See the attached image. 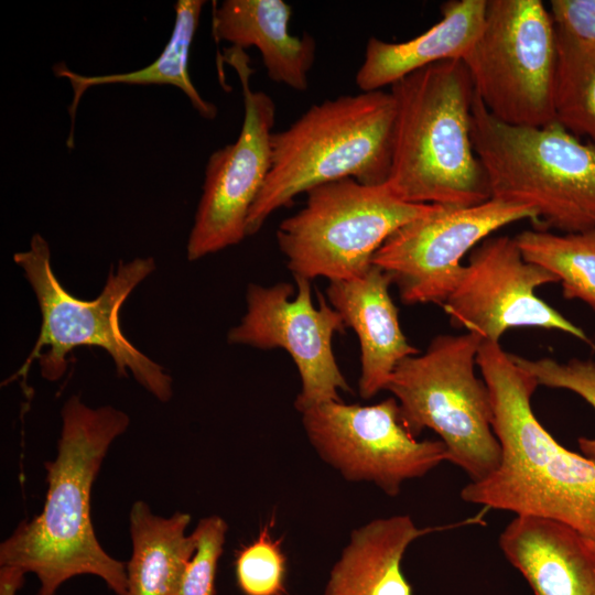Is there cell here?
I'll return each instance as SVG.
<instances>
[{
    "mask_svg": "<svg viewBox=\"0 0 595 595\" xmlns=\"http://www.w3.org/2000/svg\"><path fill=\"white\" fill-rule=\"evenodd\" d=\"M390 284L389 275L372 264L358 278L329 281L326 290L331 305L358 337L361 364L358 388L363 399L386 390L396 367L420 353L401 331Z\"/></svg>",
    "mask_w": 595,
    "mask_h": 595,
    "instance_id": "9a60e30c",
    "label": "cell"
},
{
    "mask_svg": "<svg viewBox=\"0 0 595 595\" xmlns=\"http://www.w3.org/2000/svg\"><path fill=\"white\" fill-rule=\"evenodd\" d=\"M483 339L475 333L439 335L424 353L403 359L386 390L398 401L403 424L415 437L434 431L448 459L477 482L500 464L493 429L491 397L475 366Z\"/></svg>",
    "mask_w": 595,
    "mask_h": 595,
    "instance_id": "52a82bcc",
    "label": "cell"
},
{
    "mask_svg": "<svg viewBox=\"0 0 595 595\" xmlns=\"http://www.w3.org/2000/svg\"><path fill=\"white\" fill-rule=\"evenodd\" d=\"M291 15V7L283 0H225L214 6L213 35L232 47H256L270 79L304 91L316 42L309 33H290Z\"/></svg>",
    "mask_w": 595,
    "mask_h": 595,
    "instance_id": "e0dca14e",
    "label": "cell"
},
{
    "mask_svg": "<svg viewBox=\"0 0 595 595\" xmlns=\"http://www.w3.org/2000/svg\"><path fill=\"white\" fill-rule=\"evenodd\" d=\"M305 205L284 219L277 241L294 278L349 280L364 274L383 242L435 205L411 204L385 184L343 178L305 193Z\"/></svg>",
    "mask_w": 595,
    "mask_h": 595,
    "instance_id": "ba28073f",
    "label": "cell"
},
{
    "mask_svg": "<svg viewBox=\"0 0 595 595\" xmlns=\"http://www.w3.org/2000/svg\"><path fill=\"white\" fill-rule=\"evenodd\" d=\"M556 36V121L595 145V43L575 40L558 30Z\"/></svg>",
    "mask_w": 595,
    "mask_h": 595,
    "instance_id": "603a6c76",
    "label": "cell"
},
{
    "mask_svg": "<svg viewBox=\"0 0 595 595\" xmlns=\"http://www.w3.org/2000/svg\"><path fill=\"white\" fill-rule=\"evenodd\" d=\"M301 414L311 445L326 464L346 480L371 483L391 497L404 482L448 459L441 440L419 441L410 433L393 397L371 405L328 401Z\"/></svg>",
    "mask_w": 595,
    "mask_h": 595,
    "instance_id": "30bf717a",
    "label": "cell"
},
{
    "mask_svg": "<svg viewBox=\"0 0 595 595\" xmlns=\"http://www.w3.org/2000/svg\"><path fill=\"white\" fill-rule=\"evenodd\" d=\"M499 548L534 595H595V545L564 522L517 515Z\"/></svg>",
    "mask_w": 595,
    "mask_h": 595,
    "instance_id": "2e32d148",
    "label": "cell"
},
{
    "mask_svg": "<svg viewBox=\"0 0 595 595\" xmlns=\"http://www.w3.org/2000/svg\"><path fill=\"white\" fill-rule=\"evenodd\" d=\"M550 13L559 32L595 43V0H552Z\"/></svg>",
    "mask_w": 595,
    "mask_h": 595,
    "instance_id": "4316f807",
    "label": "cell"
},
{
    "mask_svg": "<svg viewBox=\"0 0 595 595\" xmlns=\"http://www.w3.org/2000/svg\"><path fill=\"white\" fill-rule=\"evenodd\" d=\"M129 416L110 405L89 408L72 396L62 409L57 454L45 463L47 491L42 511L23 520L0 545V566L33 573L36 595H55L78 575L101 578L116 595H126V564L98 542L90 517L94 482Z\"/></svg>",
    "mask_w": 595,
    "mask_h": 595,
    "instance_id": "6da1fadb",
    "label": "cell"
},
{
    "mask_svg": "<svg viewBox=\"0 0 595 595\" xmlns=\"http://www.w3.org/2000/svg\"><path fill=\"white\" fill-rule=\"evenodd\" d=\"M394 101L383 90L360 91L310 107L271 136V167L247 219V236L293 198L343 178L387 182L392 156Z\"/></svg>",
    "mask_w": 595,
    "mask_h": 595,
    "instance_id": "277c9868",
    "label": "cell"
},
{
    "mask_svg": "<svg viewBox=\"0 0 595 595\" xmlns=\"http://www.w3.org/2000/svg\"><path fill=\"white\" fill-rule=\"evenodd\" d=\"M534 213L490 198L475 206L435 205L428 214L396 230L377 250L372 264L396 284L407 305H442L456 286L464 255L496 230Z\"/></svg>",
    "mask_w": 595,
    "mask_h": 595,
    "instance_id": "7c38bea8",
    "label": "cell"
},
{
    "mask_svg": "<svg viewBox=\"0 0 595 595\" xmlns=\"http://www.w3.org/2000/svg\"><path fill=\"white\" fill-rule=\"evenodd\" d=\"M462 61L497 120L521 127L556 121L558 36L542 1L487 0L482 31Z\"/></svg>",
    "mask_w": 595,
    "mask_h": 595,
    "instance_id": "9c48e42d",
    "label": "cell"
},
{
    "mask_svg": "<svg viewBox=\"0 0 595 595\" xmlns=\"http://www.w3.org/2000/svg\"><path fill=\"white\" fill-rule=\"evenodd\" d=\"M478 518L442 527L415 524L408 515L378 518L351 531L333 565L323 595H413L402 571V559L419 538Z\"/></svg>",
    "mask_w": 595,
    "mask_h": 595,
    "instance_id": "ac0fdd59",
    "label": "cell"
},
{
    "mask_svg": "<svg viewBox=\"0 0 595 595\" xmlns=\"http://www.w3.org/2000/svg\"><path fill=\"white\" fill-rule=\"evenodd\" d=\"M204 0H178L175 9V23L171 37L162 53L150 65L129 73L87 76L71 71L64 64H56V76L67 78L73 89V99L68 107L72 120L67 145L72 147L74 120L78 104L85 91L94 86L108 84L127 85H170L181 89L190 99L195 110L207 120L217 116V107L205 100L195 88L188 72L192 43L199 24Z\"/></svg>",
    "mask_w": 595,
    "mask_h": 595,
    "instance_id": "44dd1931",
    "label": "cell"
},
{
    "mask_svg": "<svg viewBox=\"0 0 595 595\" xmlns=\"http://www.w3.org/2000/svg\"><path fill=\"white\" fill-rule=\"evenodd\" d=\"M298 286L280 282L270 286L250 284L247 312L228 333L230 344L259 349L282 348L293 359L301 378L294 405L302 413L328 401H339V391H351L332 347L333 337L346 325L338 312L318 296L312 301L311 281L294 278Z\"/></svg>",
    "mask_w": 595,
    "mask_h": 595,
    "instance_id": "4fadbf2b",
    "label": "cell"
},
{
    "mask_svg": "<svg viewBox=\"0 0 595 595\" xmlns=\"http://www.w3.org/2000/svg\"><path fill=\"white\" fill-rule=\"evenodd\" d=\"M523 258L550 271L563 296L595 311V228L577 232L523 230L516 237Z\"/></svg>",
    "mask_w": 595,
    "mask_h": 595,
    "instance_id": "7402d4cb",
    "label": "cell"
},
{
    "mask_svg": "<svg viewBox=\"0 0 595 595\" xmlns=\"http://www.w3.org/2000/svg\"><path fill=\"white\" fill-rule=\"evenodd\" d=\"M235 575L244 595L285 594L286 558L269 526L262 527L258 537L238 551Z\"/></svg>",
    "mask_w": 595,
    "mask_h": 595,
    "instance_id": "cb8c5ba5",
    "label": "cell"
},
{
    "mask_svg": "<svg viewBox=\"0 0 595 595\" xmlns=\"http://www.w3.org/2000/svg\"><path fill=\"white\" fill-rule=\"evenodd\" d=\"M23 270L41 310L42 323L35 346L19 370L25 376L29 366L39 360L44 379H61L68 367V354L79 346L105 349L113 359L119 376L133 378L158 400L172 398V378L156 363L136 348L120 327V309L139 283L155 269L153 258L120 261L110 270L101 293L83 301L68 293L55 277L47 241L35 234L30 248L13 256Z\"/></svg>",
    "mask_w": 595,
    "mask_h": 595,
    "instance_id": "8992f818",
    "label": "cell"
},
{
    "mask_svg": "<svg viewBox=\"0 0 595 595\" xmlns=\"http://www.w3.org/2000/svg\"><path fill=\"white\" fill-rule=\"evenodd\" d=\"M487 0H450L442 18L420 35L403 42L370 37L356 74L360 91L381 90L409 74L447 60H462L479 35Z\"/></svg>",
    "mask_w": 595,
    "mask_h": 595,
    "instance_id": "d6986e66",
    "label": "cell"
},
{
    "mask_svg": "<svg viewBox=\"0 0 595 595\" xmlns=\"http://www.w3.org/2000/svg\"><path fill=\"white\" fill-rule=\"evenodd\" d=\"M394 127L385 185L411 204L468 207L491 198L472 139L475 89L462 60L415 71L390 86Z\"/></svg>",
    "mask_w": 595,
    "mask_h": 595,
    "instance_id": "3957f363",
    "label": "cell"
},
{
    "mask_svg": "<svg viewBox=\"0 0 595 595\" xmlns=\"http://www.w3.org/2000/svg\"><path fill=\"white\" fill-rule=\"evenodd\" d=\"M477 366L488 386L499 466L461 490L465 502L569 524L595 545V458L561 445L534 415L537 380L499 343L482 342Z\"/></svg>",
    "mask_w": 595,
    "mask_h": 595,
    "instance_id": "7a4b0ae2",
    "label": "cell"
},
{
    "mask_svg": "<svg viewBox=\"0 0 595 595\" xmlns=\"http://www.w3.org/2000/svg\"><path fill=\"white\" fill-rule=\"evenodd\" d=\"M25 572L12 566H0V595H17L24 583Z\"/></svg>",
    "mask_w": 595,
    "mask_h": 595,
    "instance_id": "83f0119b",
    "label": "cell"
},
{
    "mask_svg": "<svg viewBox=\"0 0 595 595\" xmlns=\"http://www.w3.org/2000/svg\"><path fill=\"white\" fill-rule=\"evenodd\" d=\"M472 139L491 198L534 213V229L595 228V145L558 121L543 127L504 123L475 95Z\"/></svg>",
    "mask_w": 595,
    "mask_h": 595,
    "instance_id": "5b68a950",
    "label": "cell"
},
{
    "mask_svg": "<svg viewBox=\"0 0 595 595\" xmlns=\"http://www.w3.org/2000/svg\"><path fill=\"white\" fill-rule=\"evenodd\" d=\"M224 60L241 83L244 122L237 140L213 152L206 163L203 193L187 241L190 261L237 245L247 236L249 212L271 167L275 105L264 91L250 88L252 69L245 50L231 46Z\"/></svg>",
    "mask_w": 595,
    "mask_h": 595,
    "instance_id": "8fae6325",
    "label": "cell"
},
{
    "mask_svg": "<svg viewBox=\"0 0 595 595\" xmlns=\"http://www.w3.org/2000/svg\"><path fill=\"white\" fill-rule=\"evenodd\" d=\"M191 516L154 515L148 504L136 501L129 515L131 558L126 564V595H175L196 550V538L186 534Z\"/></svg>",
    "mask_w": 595,
    "mask_h": 595,
    "instance_id": "ffe728a7",
    "label": "cell"
},
{
    "mask_svg": "<svg viewBox=\"0 0 595 595\" xmlns=\"http://www.w3.org/2000/svg\"><path fill=\"white\" fill-rule=\"evenodd\" d=\"M559 282L547 269L527 261L515 238L488 237L477 245L467 266L441 305L456 328L484 342L499 343L512 327L558 329L593 345L585 332L541 300L536 290Z\"/></svg>",
    "mask_w": 595,
    "mask_h": 595,
    "instance_id": "5bb4252c",
    "label": "cell"
},
{
    "mask_svg": "<svg viewBox=\"0 0 595 595\" xmlns=\"http://www.w3.org/2000/svg\"><path fill=\"white\" fill-rule=\"evenodd\" d=\"M511 358L539 386L573 391L595 410V361L573 358L567 363H559L549 357L528 359L512 354ZM577 443L583 455L595 458V437L582 436Z\"/></svg>",
    "mask_w": 595,
    "mask_h": 595,
    "instance_id": "d4e9b609",
    "label": "cell"
},
{
    "mask_svg": "<svg viewBox=\"0 0 595 595\" xmlns=\"http://www.w3.org/2000/svg\"><path fill=\"white\" fill-rule=\"evenodd\" d=\"M228 526L219 516L202 518L193 533L196 550L188 562L175 595H215L218 562Z\"/></svg>",
    "mask_w": 595,
    "mask_h": 595,
    "instance_id": "484cf974",
    "label": "cell"
}]
</instances>
